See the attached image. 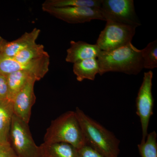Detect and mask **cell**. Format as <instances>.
Segmentation results:
<instances>
[{
  "mask_svg": "<svg viewBox=\"0 0 157 157\" xmlns=\"http://www.w3.org/2000/svg\"><path fill=\"white\" fill-rule=\"evenodd\" d=\"M157 135L155 131L148 134L146 140L137 145L141 157H157Z\"/></svg>",
  "mask_w": 157,
  "mask_h": 157,
  "instance_id": "cell-19",
  "label": "cell"
},
{
  "mask_svg": "<svg viewBox=\"0 0 157 157\" xmlns=\"http://www.w3.org/2000/svg\"><path fill=\"white\" fill-rule=\"evenodd\" d=\"M48 54L44 49V45L37 43L17 54L13 58L19 63H27L41 58Z\"/></svg>",
  "mask_w": 157,
  "mask_h": 157,
  "instance_id": "cell-18",
  "label": "cell"
},
{
  "mask_svg": "<svg viewBox=\"0 0 157 157\" xmlns=\"http://www.w3.org/2000/svg\"><path fill=\"white\" fill-rule=\"evenodd\" d=\"M40 32L39 29L35 28L30 32H26L16 40L8 41L4 47L2 56L14 57L20 52L36 44Z\"/></svg>",
  "mask_w": 157,
  "mask_h": 157,
  "instance_id": "cell-12",
  "label": "cell"
},
{
  "mask_svg": "<svg viewBox=\"0 0 157 157\" xmlns=\"http://www.w3.org/2000/svg\"><path fill=\"white\" fill-rule=\"evenodd\" d=\"M43 11L70 24L83 23L93 20L105 21L100 9L83 7L54 8L42 6Z\"/></svg>",
  "mask_w": 157,
  "mask_h": 157,
  "instance_id": "cell-9",
  "label": "cell"
},
{
  "mask_svg": "<svg viewBox=\"0 0 157 157\" xmlns=\"http://www.w3.org/2000/svg\"><path fill=\"white\" fill-rule=\"evenodd\" d=\"M8 41L0 36V57L2 55L3 49Z\"/></svg>",
  "mask_w": 157,
  "mask_h": 157,
  "instance_id": "cell-24",
  "label": "cell"
},
{
  "mask_svg": "<svg viewBox=\"0 0 157 157\" xmlns=\"http://www.w3.org/2000/svg\"><path fill=\"white\" fill-rule=\"evenodd\" d=\"M103 0H47L42 6L54 8L83 7L100 9Z\"/></svg>",
  "mask_w": 157,
  "mask_h": 157,
  "instance_id": "cell-17",
  "label": "cell"
},
{
  "mask_svg": "<svg viewBox=\"0 0 157 157\" xmlns=\"http://www.w3.org/2000/svg\"><path fill=\"white\" fill-rule=\"evenodd\" d=\"M105 19L137 28L141 25L133 0H103L100 9Z\"/></svg>",
  "mask_w": 157,
  "mask_h": 157,
  "instance_id": "cell-6",
  "label": "cell"
},
{
  "mask_svg": "<svg viewBox=\"0 0 157 157\" xmlns=\"http://www.w3.org/2000/svg\"><path fill=\"white\" fill-rule=\"evenodd\" d=\"M75 111L86 144L103 157H119L120 141L115 135L78 107Z\"/></svg>",
  "mask_w": 157,
  "mask_h": 157,
  "instance_id": "cell-1",
  "label": "cell"
},
{
  "mask_svg": "<svg viewBox=\"0 0 157 157\" xmlns=\"http://www.w3.org/2000/svg\"><path fill=\"white\" fill-rule=\"evenodd\" d=\"M153 73L151 70L144 73L136 100V113L140 118L142 130L141 142L146 140L148 135L150 120L153 114L154 100L152 93Z\"/></svg>",
  "mask_w": 157,
  "mask_h": 157,
  "instance_id": "cell-7",
  "label": "cell"
},
{
  "mask_svg": "<svg viewBox=\"0 0 157 157\" xmlns=\"http://www.w3.org/2000/svg\"><path fill=\"white\" fill-rule=\"evenodd\" d=\"M9 142L18 157H40L39 146L32 137L29 124L13 115Z\"/></svg>",
  "mask_w": 157,
  "mask_h": 157,
  "instance_id": "cell-5",
  "label": "cell"
},
{
  "mask_svg": "<svg viewBox=\"0 0 157 157\" xmlns=\"http://www.w3.org/2000/svg\"><path fill=\"white\" fill-rule=\"evenodd\" d=\"M8 94L7 75L0 73V100L8 99Z\"/></svg>",
  "mask_w": 157,
  "mask_h": 157,
  "instance_id": "cell-22",
  "label": "cell"
},
{
  "mask_svg": "<svg viewBox=\"0 0 157 157\" xmlns=\"http://www.w3.org/2000/svg\"><path fill=\"white\" fill-rule=\"evenodd\" d=\"M141 50L144 68L152 70L157 67V41L150 42Z\"/></svg>",
  "mask_w": 157,
  "mask_h": 157,
  "instance_id": "cell-20",
  "label": "cell"
},
{
  "mask_svg": "<svg viewBox=\"0 0 157 157\" xmlns=\"http://www.w3.org/2000/svg\"><path fill=\"white\" fill-rule=\"evenodd\" d=\"M49 65L48 54L27 63H19L13 58L2 55L0 57V73L7 75L16 71H24L31 73L37 81H39L48 73Z\"/></svg>",
  "mask_w": 157,
  "mask_h": 157,
  "instance_id": "cell-8",
  "label": "cell"
},
{
  "mask_svg": "<svg viewBox=\"0 0 157 157\" xmlns=\"http://www.w3.org/2000/svg\"><path fill=\"white\" fill-rule=\"evenodd\" d=\"M40 157H78V149L65 143H42L39 146Z\"/></svg>",
  "mask_w": 157,
  "mask_h": 157,
  "instance_id": "cell-13",
  "label": "cell"
},
{
  "mask_svg": "<svg viewBox=\"0 0 157 157\" xmlns=\"http://www.w3.org/2000/svg\"><path fill=\"white\" fill-rule=\"evenodd\" d=\"M36 81V78H30L12 101L14 115L28 124L30 119L32 107L36 101L34 93Z\"/></svg>",
  "mask_w": 157,
  "mask_h": 157,
  "instance_id": "cell-10",
  "label": "cell"
},
{
  "mask_svg": "<svg viewBox=\"0 0 157 157\" xmlns=\"http://www.w3.org/2000/svg\"><path fill=\"white\" fill-rule=\"evenodd\" d=\"M0 157H18L10 142L0 143Z\"/></svg>",
  "mask_w": 157,
  "mask_h": 157,
  "instance_id": "cell-23",
  "label": "cell"
},
{
  "mask_svg": "<svg viewBox=\"0 0 157 157\" xmlns=\"http://www.w3.org/2000/svg\"><path fill=\"white\" fill-rule=\"evenodd\" d=\"M7 78L9 89L8 99L12 101L15 96L25 86L29 80L35 77L28 72L16 71L8 74Z\"/></svg>",
  "mask_w": 157,
  "mask_h": 157,
  "instance_id": "cell-16",
  "label": "cell"
},
{
  "mask_svg": "<svg viewBox=\"0 0 157 157\" xmlns=\"http://www.w3.org/2000/svg\"><path fill=\"white\" fill-rule=\"evenodd\" d=\"M97 59L101 76L109 72L136 75L144 69L141 50L132 43L112 51H101Z\"/></svg>",
  "mask_w": 157,
  "mask_h": 157,
  "instance_id": "cell-2",
  "label": "cell"
},
{
  "mask_svg": "<svg viewBox=\"0 0 157 157\" xmlns=\"http://www.w3.org/2000/svg\"><path fill=\"white\" fill-rule=\"evenodd\" d=\"M14 115L12 101L0 100V143L9 142V133Z\"/></svg>",
  "mask_w": 157,
  "mask_h": 157,
  "instance_id": "cell-14",
  "label": "cell"
},
{
  "mask_svg": "<svg viewBox=\"0 0 157 157\" xmlns=\"http://www.w3.org/2000/svg\"><path fill=\"white\" fill-rule=\"evenodd\" d=\"M73 71L78 81L85 79L94 80L100 72L98 59H87L76 62L73 64Z\"/></svg>",
  "mask_w": 157,
  "mask_h": 157,
  "instance_id": "cell-15",
  "label": "cell"
},
{
  "mask_svg": "<svg viewBox=\"0 0 157 157\" xmlns=\"http://www.w3.org/2000/svg\"><path fill=\"white\" fill-rule=\"evenodd\" d=\"M70 44L66 58L68 63L74 64L87 59H97L101 51L96 44L93 45L83 41H71Z\"/></svg>",
  "mask_w": 157,
  "mask_h": 157,
  "instance_id": "cell-11",
  "label": "cell"
},
{
  "mask_svg": "<svg viewBox=\"0 0 157 157\" xmlns=\"http://www.w3.org/2000/svg\"><path fill=\"white\" fill-rule=\"evenodd\" d=\"M78 157H104L101 155L98 152L88 146L85 144L81 148L78 149Z\"/></svg>",
  "mask_w": 157,
  "mask_h": 157,
  "instance_id": "cell-21",
  "label": "cell"
},
{
  "mask_svg": "<svg viewBox=\"0 0 157 157\" xmlns=\"http://www.w3.org/2000/svg\"><path fill=\"white\" fill-rule=\"evenodd\" d=\"M106 21L96 44L101 51H112L132 43L136 28L111 20Z\"/></svg>",
  "mask_w": 157,
  "mask_h": 157,
  "instance_id": "cell-4",
  "label": "cell"
},
{
  "mask_svg": "<svg viewBox=\"0 0 157 157\" xmlns=\"http://www.w3.org/2000/svg\"><path fill=\"white\" fill-rule=\"evenodd\" d=\"M44 141L46 144L67 143L78 149L86 144L75 111H67L52 121L46 130Z\"/></svg>",
  "mask_w": 157,
  "mask_h": 157,
  "instance_id": "cell-3",
  "label": "cell"
}]
</instances>
